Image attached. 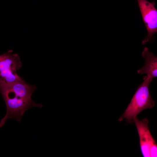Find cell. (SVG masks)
Returning <instances> with one entry per match:
<instances>
[{"instance_id":"obj_1","label":"cell","mask_w":157,"mask_h":157,"mask_svg":"<svg viewBox=\"0 0 157 157\" xmlns=\"http://www.w3.org/2000/svg\"><path fill=\"white\" fill-rule=\"evenodd\" d=\"M36 88L35 85H30L24 80L0 87V93L6 106V113L0 121V128L9 119L20 122L24 112L31 108L42 107V104L35 103L31 98Z\"/></svg>"},{"instance_id":"obj_2","label":"cell","mask_w":157,"mask_h":157,"mask_svg":"<svg viewBox=\"0 0 157 157\" xmlns=\"http://www.w3.org/2000/svg\"><path fill=\"white\" fill-rule=\"evenodd\" d=\"M143 82L138 86L124 113L118 120L119 122L125 119L127 123H132L133 119L142 110L152 108L155 102L149 92V86L152 79L145 76Z\"/></svg>"},{"instance_id":"obj_3","label":"cell","mask_w":157,"mask_h":157,"mask_svg":"<svg viewBox=\"0 0 157 157\" xmlns=\"http://www.w3.org/2000/svg\"><path fill=\"white\" fill-rule=\"evenodd\" d=\"M22 66L19 56L12 50L0 55V87L23 80L17 73Z\"/></svg>"},{"instance_id":"obj_4","label":"cell","mask_w":157,"mask_h":157,"mask_svg":"<svg viewBox=\"0 0 157 157\" xmlns=\"http://www.w3.org/2000/svg\"><path fill=\"white\" fill-rule=\"evenodd\" d=\"M139 138L140 151L144 157H156L157 145L152 136L149 127V121L147 118L139 120L136 117L133 119Z\"/></svg>"},{"instance_id":"obj_5","label":"cell","mask_w":157,"mask_h":157,"mask_svg":"<svg viewBox=\"0 0 157 157\" xmlns=\"http://www.w3.org/2000/svg\"><path fill=\"white\" fill-rule=\"evenodd\" d=\"M142 18L146 27L147 34L142 42L144 45L151 40L154 35L157 32V10L154 1L147 0H137Z\"/></svg>"},{"instance_id":"obj_6","label":"cell","mask_w":157,"mask_h":157,"mask_svg":"<svg viewBox=\"0 0 157 157\" xmlns=\"http://www.w3.org/2000/svg\"><path fill=\"white\" fill-rule=\"evenodd\" d=\"M145 58L144 65L137 72L140 74H146L152 79L157 76V57L145 47L142 53Z\"/></svg>"}]
</instances>
